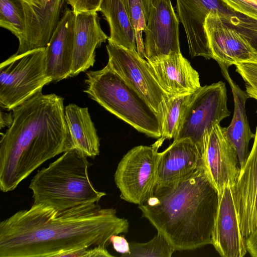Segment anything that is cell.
<instances>
[{
	"label": "cell",
	"mask_w": 257,
	"mask_h": 257,
	"mask_svg": "<svg viewBox=\"0 0 257 257\" xmlns=\"http://www.w3.org/2000/svg\"><path fill=\"white\" fill-rule=\"evenodd\" d=\"M218 202L219 193L201 166L179 182L155 187L139 208L175 250H190L211 243Z\"/></svg>",
	"instance_id": "obj_3"
},
{
	"label": "cell",
	"mask_w": 257,
	"mask_h": 257,
	"mask_svg": "<svg viewBox=\"0 0 257 257\" xmlns=\"http://www.w3.org/2000/svg\"><path fill=\"white\" fill-rule=\"evenodd\" d=\"M110 242L112 244L114 249L117 252L121 254V256L130 253V243L124 238V236L113 235L110 238Z\"/></svg>",
	"instance_id": "obj_33"
},
{
	"label": "cell",
	"mask_w": 257,
	"mask_h": 257,
	"mask_svg": "<svg viewBox=\"0 0 257 257\" xmlns=\"http://www.w3.org/2000/svg\"><path fill=\"white\" fill-rule=\"evenodd\" d=\"M122 1L124 5V7L126 9L127 14L129 11L130 8L131 6L133 3H135L136 2L139 3L143 7L145 16L147 18V20H148V18L149 15L150 13V8H151L152 0H122Z\"/></svg>",
	"instance_id": "obj_35"
},
{
	"label": "cell",
	"mask_w": 257,
	"mask_h": 257,
	"mask_svg": "<svg viewBox=\"0 0 257 257\" xmlns=\"http://www.w3.org/2000/svg\"><path fill=\"white\" fill-rule=\"evenodd\" d=\"M247 251L253 257H257V228L246 239Z\"/></svg>",
	"instance_id": "obj_34"
},
{
	"label": "cell",
	"mask_w": 257,
	"mask_h": 257,
	"mask_svg": "<svg viewBox=\"0 0 257 257\" xmlns=\"http://www.w3.org/2000/svg\"><path fill=\"white\" fill-rule=\"evenodd\" d=\"M202 155L189 138L173 143L160 152L155 187L170 185L188 177L202 166Z\"/></svg>",
	"instance_id": "obj_17"
},
{
	"label": "cell",
	"mask_w": 257,
	"mask_h": 257,
	"mask_svg": "<svg viewBox=\"0 0 257 257\" xmlns=\"http://www.w3.org/2000/svg\"><path fill=\"white\" fill-rule=\"evenodd\" d=\"M72 10L77 14L83 12H99L103 0H66Z\"/></svg>",
	"instance_id": "obj_32"
},
{
	"label": "cell",
	"mask_w": 257,
	"mask_h": 257,
	"mask_svg": "<svg viewBox=\"0 0 257 257\" xmlns=\"http://www.w3.org/2000/svg\"><path fill=\"white\" fill-rule=\"evenodd\" d=\"M62 256L67 257H111V255L106 247L96 246L88 248H83L70 251L64 253Z\"/></svg>",
	"instance_id": "obj_31"
},
{
	"label": "cell",
	"mask_w": 257,
	"mask_h": 257,
	"mask_svg": "<svg viewBox=\"0 0 257 257\" xmlns=\"http://www.w3.org/2000/svg\"><path fill=\"white\" fill-rule=\"evenodd\" d=\"M0 26L13 34L21 43L26 30L22 0H0Z\"/></svg>",
	"instance_id": "obj_25"
},
{
	"label": "cell",
	"mask_w": 257,
	"mask_h": 257,
	"mask_svg": "<svg viewBox=\"0 0 257 257\" xmlns=\"http://www.w3.org/2000/svg\"><path fill=\"white\" fill-rule=\"evenodd\" d=\"M107 65L147 101L163 123L169 101L167 93L151 72L148 61L137 51L129 50L108 41Z\"/></svg>",
	"instance_id": "obj_9"
},
{
	"label": "cell",
	"mask_w": 257,
	"mask_h": 257,
	"mask_svg": "<svg viewBox=\"0 0 257 257\" xmlns=\"http://www.w3.org/2000/svg\"><path fill=\"white\" fill-rule=\"evenodd\" d=\"M84 90L107 111L147 136L159 139L162 123L147 101L107 64L86 73Z\"/></svg>",
	"instance_id": "obj_5"
},
{
	"label": "cell",
	"mask_w": 257,
	"mask_h": 257,
	"mask_svg": "<svg viewBox=\"0 0 257 257\" xmlns=\"http://www.w3.org/2000/svg\"><path fill=\"white\" fill-rule=\"evenodd\" d=\"M204 27L212 59L218 64L229 67L257 60V52L245 38L221 19L218 12L209 13Z\"/></svg>",
	"instance_id": "obj_10"
},
{
	"label": "cell",
	"mask_w": 257,
	"mask_h": 257,
	"mask_svg": "<svg viewBox=\"0 0 257 257\" xmlns=\"http://www.w3.org/2000/svg\"><path fill=\"white\" fill-rule=\"evenodd\" d=\"M233 194L239 227L246 240L257 228V126L253 146L240 169Z\"/></svg>",
	"instance_id": "obj_16"
},
{
	"label": "cell",
	"mask_w": 257,
	"mask_h": 257,
	"mask_svg": "<svg viewBox=\"0 0 257 257\" xmlns=\"http://www.w3.org/2000/svg\"><path fill=\"white\" fill-rule=\"evenodd\" d=\"M235 71L244 82L249 98L257 100V60L234 65Z\"/></svg>",
	"instance_id": "obj_29"
},
{
	"label": "cell",
	"mask_w": 257,
	"mask_h": 257,
	"mask_svg": "<svg viewBox=\"0 0 257 257\" xmlns=\"http://www.w3.org/2000/svg\"><path fill=\"white\" fill-rule=\"evenodd\" d=\"M130 253L123 257H171L175 251L166 238L158 232L145 243H130Z\"/></svg>",
	"instance_id": "obj_26"
},
{
	"label": "cell",
	"mask_w": 257,
	"mask_h": 257,
	"mask_svg": "<svg viewBox=\"0 0 257 257\" xmlns=\"http://www.w3.org/2000/svg\"><path fill=\"white\" fill-rule=\"evenodd\" d=\"M191 95H173L170 99L162 123L161 136L153 144L154 145L160 148L165 140L174 139Z\"/></svg>",
	"instance_id": "obj_24"
},
{
	"label": "cell",
	"mask_w": 257,
	"mask_h": 257,
	"mask_svg": "<svg viewBox=\"0 0 257 257\" xmlns=\"http://www.w3.org/2000/svg\"><path fill=\"white\" fill-rule=\"evenodd\" d=\"M235 13L257 20V0H222Z\"/></svg>",
	"instance_id": "obj_30"
},
{
	"label": "cell",
	"mask_w": 257,
	"mask_h": 257,
	"mask_svg": "<svg viewBox=\"0 0 257 257\" xmlns=\"http://www.w3.org/2000/svg\"><path fill=\"white\" fill-rule=\"evenodd\" d=\"M218 64L221 73L231 87L233 96L234 113L230 124L226 127V135L236 152L240 169L249 155L250 141L255 137V134L250 130L245 110V102L249 97L246 91L241 90L231 78L228 67L223 64Z\"/></svg>",
	"instance_id": "obj_21"
},
{
	"label": "cell",
	"mask_w": 257,
	"mask_h": 257,
	"mask_svg": "<svg viewBox=\"0 0 257 257\" xmlns=\"http://www.w3.org/2000/svg\"><path fill=\"white\" fill-rule=\"evenodd\" d=\"M25 10H35L43 8L49 0H22Z\"/></svg>",
	"instance_id": "obj_36"
},
{
	"label": "cell",
	"mask_w": 257,
	"mask_h": 257,
	"mask_svg": "<svg viewBox=\"0 0 257 257\" xmlns=\"http://www.w3.org/2000/svg\"><path fill=\"white\" fill-rule=\"evenodd\" d=\"M65 0H49L42 9L25 10L26 30L17 55L46 47L60 18Z\"/></svg>",
	"instance_id": "obj_20"
},
{
	"label": "cell",
	"mask_w": 257,
	"mask_h": 257,
	"mask_svg": "<svg viewBox=\"0 0 257 257\" xmlns=\"http://www.w3.org/2000/svg\"><path fill=\"white\" fill-rule=\"evenodd\" d=\"M202 166L219 194L226 186H233L240 168L236 152L228 139L226 127L217 124L211 132L202 156Z\"/></svg>",
	"instance_id": "obj_11"
},
{
	"label": "cell",
	"mask_w": 257,
	"mask_h": 257,
	"mask_svg": "<svg viewBox=\"0 0 257 257\" xmlns=\"http://www.w3.org/2000/svg\"><path fill=\"white\" fill-rule=\"evenodd\" d=\"M70 150H75L87 157L95 158L99 154L100 142L88 107L75 104L65 107Z\"/></svg>",
	"instance_id": "obj_22"
},
{
	"label": "cell",
	"mask_w": 257,
	"mask_h": 257,
	"mask_svg": "<svg viewBox=\"0 0 257 257\" xmlns=\"http://www.w3.org/2000/svg\"><path fill=\"white\" fill-rule=\"evenodd\" d=\"M179 21L171 0H152L145 31V58L180 53Z\"/></svg>",
	"instance_id": "obj_12"
},
{
	"label": "cell",
	"mask_w": 257,
	"mask_h": 257,
	"mask_svg": "<svg viewBox=\"0 0 257 257\" xmlns=\"http://www.w3.org/2000/svg\"><path fill=\"white\" fill-rule=\"evenodd\" d=\"M159 148L153 144L136 146L121 159L114 180L122 199L140 205L152 196L160 154Z\"/></svg>",
	"instance_id": "obj_8"
},
{
	"label": "cell",
	"mask_w": 257,
	"mask_h": 257,
	"mask_svg": "<svg viewBox=\"0 0 257 257\" xmlns=\"http://www.w3.org/2000/svg\"><path fill=\"white\" fill-rule=\"evenodd\" d=\"M219 15L225 23L245 38L257 52V20L235 12Z\"/></svg>",
	"instance_id": "obj_27"
},
{
	"label": "cell",
	"mask_w": 257,
	"mask_h": 257,
	"mask_svg": "<svg viewBox=\"0 0 257 257\" xmlns=\"http://www.w3.org/2000/svg\"><path fill=\"white\" fill-rule=\"evenodd\" d=\"M97 12L75 14L73 60L70 77L92 67L95 50L108 40L102 31Z\"/></svg>",
	"instance_id": "obj_19"
},
{
	"label": "cell",
	"mask_w": 257,
	"mask_h": 257,
	"mask_svg": "<svg viewBox=\"0 0 257 257\" xmlns=\"http://www.w3.org/2000/svg\"><path fill=\"white\" fill-rule=\"evenodd\" d=\"M128 15L135 32L137 52L141 57L146 58L142 34L146 29L147 20L141 5L138 2L133 3L130 8Z\"/></svg>",
	"instance_id": "obj_28"
},
{
	"label": "cell",
	"mask_w": 257,
	"mask_h": 257,
	"mask_svg": "<svg viewBox=\"0 0 257 257\" xmlns=\"http://www.w3.org/2000/svg\"><path fill=\"white\" fill-rule=\"evenodd\" d=\"M87 157L70 150L48 166L38 171L31 180L33 204H42L58 210L97 203L106 193L97 190L88 174Z\"/></svg>",
	"instance_id": "obj_4"
},
{
	"label": "cell",
	"mask_w": 257,
	"mask_h": 257,
	"mask_svg": "<svg viewBox=\"0 0 257 257\" xmlns=\"http://www.w3.org/2000/svg\"><path fill=\"white\" fill-rule=\"evenodd\" d=\"M75 14L67 9L46 49L47 72L53 82L70 77L73 60Z\"/></svg>",
	"instance_id": "obj_18"
},
{
	"label": "cell",
	"mask_w": 257,
	"mask_h": 257,
	"mask_svg": "<svg viewBox=\"0 0 257 257\" xmlns=\"http://www.w3.org/2000/svg\"><path fill=\"white\" fill-rule=\"evenodd\" d=\"M110 29V41L132 50L137 49L135 32L122 0H103L99 9Z\"/></svg>",
	"instance_id": "obj_23"
},
{
	"label": "cell",
	"mask_w": 257,
	"mask_h": 257,
	"mask_svg": "<svg viewBox=\"0 0 257 257\" xmlns=\"http://www.w3.org/2000/svg\"><path fill=\"white\" fill-rule=\"evenodd\" d=\"M13 121V113H7L3 112L2 110L1 111V121L0 127L1 128L8 126L9 127L12 124Z\"/></svg>",
	"instance_id": "obj_37"
},
{
	"label": "cell",
	"mask_w": 257,
	"mask_h": 257,
	"mask_svg": "<svg viewBox=\"0 0 257 257\" xmlns=\"http://www.w3.org/2000/svg\"><path fill=\"white\" fill-rule=\"evenodd\" d=\"M147 60L160 85L170 94H192L201 87L198 73L181 52H171Z\"/></svg>",
	"instance_id": "obj_15"
},
{
	"label": "cell",
	"mask_w": 257,
	"mask_h": 257,
	"mask_svg": "<svg viewBox=\"0 0 257 257\" xmlns=\"http://www.w3.org/2000/svg\"><path fill=\"white\" fill-rule=\"evenodd\" d=\"M226 90L225 83L219 81L191 94L173 141L190 139L202 156L212 129L230 114Z\"/></svg>",
	"instance_id": "obj_7"
},
{
	"label": "cell",
	"mask_w": 257,
	"mask_h": 257,
	"mask_svg": "<svg viewBox=\"0 0 257 257\" xmlns=\"http://www.w3.org/2000/svg\"><path fill=\"white\" fill-rule=\"evenodd\" d=\"M129 223L97 203L63 210L42 205L20 210L0 223V257H61L69 251L106 247Z\"/></svg>",
	"instance_id": "obj_1"
},
{
	"label": "cell",
	"mask_w": 257,
	"mask_h": 257,
	"mask_svg": "<svg viewBox=\"0 0 257 257\" xmlns=\"http://www.w3.org/2000/svg\"><path fill=\"white\" fill-rule=\"evenodd\" d=\"M64 99L36 94L13 109L0 141V189L13 191L46 161L70 150Z\"/></svg>",
	"instance_id": "obj_2"
},
{
	"label": "cell",
	"mask_w": 257,
	"mask_h": 257,
	"mask_svg": "<svg viewBox=\"0 0 257 257\" xmlns=\"http://www.w3.org/2000/svg\"><path fill=\"white\" fill-rule=\"evenodd\" d=\"M53 82L47 72L46 49L14 54L0 65V105L11 110Z\"/></svg>",
	"instance_id": "obj_6"
},
{
	"label": "cell",
	"mask_w": 257,
	"mask_h": 257,
	"mask_svg": "<svg viewBox=\"0 0 257 257\" xmlns=\"http://www.w3.org/2000/svg\"><path fill=\"white\" fill-rule=\"evenodd\" d=\"M177 16L184 27L190 55L212 59L204 30L205 19L212 11L234 13L222 0H176Z\"/></svg>",
	"instance_id": "obj_13"
},
{
	"label": "cell",
	"mask_w": 257,
	"mask_h": 257,
	"mask_svg": "<svg viewBox=\"0 0 257 257\" xmlns=\"http://www.w3.org/2000/svg\"><path fill=\"white\" fill-rule=\"evenodd\" d=\"M256 113H257V109H256Z\"/></svg>",
	"instance_id": "obj_38"
},
{
	"label": "cell",
	"mask_w": 257,
	"mask_h": 257,
	"mask_svg": "<svg viewBox=\"0 0 257 257\" xmlns=\"http://www.w3.org/2000/svg\"><path fill=\"white\" fill-rule=\"evenodd\" d=\"M211 244L222 257H243L247 252L239 225L233 186H225L219 194Z\"/></svg>",
	"instance_id": "obj_14"
}]
</instances>
